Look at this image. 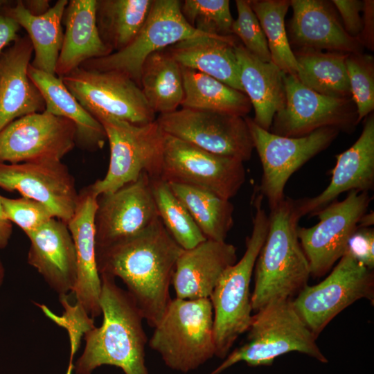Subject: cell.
<instances>
[{
  "label": "cell",
  "instance_id": "cell-14",
  "mask_svg": "<svg viewBox=\"0 0 374 374\" xmlns=\"http://www.w3.org/2000/svg\"><path fill=\"white\" fill-rule=\"evenodd\" d=\"M371 197L368 192L349 191L342 201L332 202L317 212L319 222L297 227V236L308 261L310 276L328 272L345 253L349 238L367 213Z\"/></svg>",
  "mask_w": 374,
  "mask_h": 374
},
{
  "label": "cell",
  "instance_id": "cell-43",
  "mask_svg": "<svg viewBox=\"0 0 374 374\" xmlns=\"http://www.w3.org/2000/svg\"><path fill=\"white\" fill-rule=\"evenodd\" d=\"M332 4L340 13L344 28L350 36L358 38L362 27L363 20L360 15L364 3L358 0H333Z\"/></svg>",
  "mask_w": 374,
  "mask_h": 374
},
{
  "label": "cell",
  "instance_id": "cell-31",
  "mask_svg": "<svg viewBox=\"0 0 374 374\" xmlns=\"http://www.w3.org/2000/svg\"><path fill=\"white\" fill-rule=\"evenodd\" d=\"M184 96L181 107L245 117L252 107L247 96L198 71L181 66Z\"/></svg>",
  "mask_w": 374,
  "mask_h": 374
},
{
  "label": "cell",
  "instance_id": "cell-42",
  "mask_svg": "<svg viewBox=\"0 0 374 374\" xmlns=\"http://www.w3.org/2000/svg\"><path fill=\"white\" fill-rule=\"evenodd\" d=\"M373 247L374 229L371 227H359L349 238L345 253L349 254L366 267L373 270Z\"/></svg>",
  "mask_w": 374,
  "mask_h": 374
},
{
  "label": "cell",
  "instance_id": "cell-11",
  "mask_svg": "<svg viewBox=\"0 0 374 374\" xmlns=\"http://www.w3.org/2000/svg\"><path fill=\"white\" fill-rule=\"evenodd\" d=\"M262 168L260 194L272 208L285 199L284 189L292 175L307 161L327 148L339 130L323 127L301 137L274 134L244 117Z\"/></svg>",
  "mask_w": 374,
  "mask_h": 374
},
{
  "label": "cell",
  "instance_id": "cell-2",
  "mask_svg": "<svg viewBox=\"0 0 374 374\" xmlns=\"http://www.w3.org/2000/svg\"><path fill=\"white\" fill-rule=\"evenodd\" d=\"M100 327L85 332V346L74 365L76 374H91L102 365L121 368L125 374H148L145 362L148 338L144 319L135 302L115 278L100 274Z\"/></svg>",
  "mask_w": 374,
  "mask_h": 374
},
{
  "label": "cell",
  "instance_id": "cell-26",
  "mask_svg": "<svg viewBox=\"0 0 374 374\" xmlns=\"http://www.w3.org/2000/svg\"><path fill=\"white\" fill-rule=\"evenodd\" d=\"M235 53L244 93L254 109L253 122L269 131L273 118L285 103L283 72L271 62H266L236 44Z\"/></svg>",
  "mask_w": 374,
  "mask_h": 374
},
{
  "label": "cell",
  "instance_id": "cell-19",
  "mask_svg": "<svg viewBox=\"0 0 374 374\" xmlns=\"http://www.w3.org/2000/svg\"><path fill=\"white\" fill-rule=\"evenodd\" d=\"M374 187V116L364 122L361 135L348 150L337 156L329 185L318 195L294 199L297 214H315L334 202L341 193L368 192Z\"/></svg>",
  "mask_w": 374,
  "mask_h": 374
},
{
  "label": "cell",
  "instance_id": "cell-44",
  "mask_svg": "<svg viewBox=\"0 0 374 374\" xmlns=\"http://www.w3.org/2000/svg\"><path fill=\"white\" fill-rule=\"evenodd\" d=\"M363 27L358 39L363 46L373 51L374 47V1H363Z\"/></svg>",
  "mask_w": 374,
  "mask_h": 374
},
{
  "label": "cell",
  "instance_id": "cell-23",
  "mask_svg": "<svg viewBox=\"0 0 374 374\" xmlns=\"http://www.w3.org/2000/svg\"><path fill=\"white\" fill-rule=\"evenodd\" d=\"M33 53L24 35L0 54V132L20 117L45 110L44 100L28 74Z\"/></svg>",
  "mask_w": 374,
  "mask_h": 374
},
{
  "label": "cell",
  "instance_id": "cell-41",
  "mask_svg": "<svg viewBox=\"0 0 374 374\" xmlns=\"http://www.w3.org/2000/svg\"><path fill=\"white\" fill-rule=\"evenodd\" d=\"M60 301L65 310L60 317L53 314L44 305H40V308L46 316L66 329L70 340V357L73 358L78 349L82 336L95 326L93 319L89 317L75 303H70L67 295L60 296Z\"/></svg>",
  "mask_w": 374,
  "mask_h": 374
},
{
  "label": "cell",
  "instance_id": "cell-24",
  "mask_svg": "<svg viewBox=\"0 0 374 374\" xmlns=\"http://www.w3.org/2000/svg\"><path fill=\"white\" fill-rule=\"evenodd\" d=\"M236 262V247L226 241L206 239L192 249H184L172 279L175 298L210 299L224 271Z\"/></svg>",
  "mask_w": 374,
  "mask_h": 374
},
{
  "label": "cell",
  "instance_id": "cell-5",
  "mask_svg": "<svg viewBox=\"0 0 374 374\" xmlns=\"http://www.w3.org/2000/svg\"><path fill=\"white\" fill-rule=\"evenodd\" d=\"M247 331L245 344L229 354L211 374H220L240 362L250 366H269L279 356L293 351L328 362L292 300L276 301L256 312Z\"/></svg>",
  "mask_w": 374,
  "mask_h": 374
},
{
  "label": "cell",
  "instance_id": "cell-6",
  "mask_svg": "<svg viewBox=\"0 0 374 374\" xmlns=\"http://www.w3.org/2000/svg\"><path fill=\"white\" fill-rule=\"evenodd\" d=\"M154 328L149 346L173 370L187 373L215 356L209 299H172Z\"/></svg>",
  "mask_w": 374,
  "mask_h": 374
},
{
  "label": "cell",
  "instance_id": "cell-32",
  "mask_svg": "<svg viewBox=\"0 0 374 374\" xmlns=\"http://www.w3.org/2000/svg\"><path fill=\"white\" fill-rule=\"evenodd\" d=\"M152 3V0H96L98 33L112 53L133 41L146 21Z\"/></svg>",
  "mask_w": 374,
  "mask_h": 374
},
{
  "label": "cell",
  "instance_id": "cell-8",
  "mask_svg": "<svg viewBox=\"0 0 374 374\" xmlns=\"http://www.w3.org/2000/svg\"><path fill=\"white\" fill-rule=\"evenodd\" d=\"M219 37L202 33L192 27L181 12L178 0H152L149 15L133 41L123 49L91 59L80 66L96 71L121 72L140 87L141 68L153 53L184 39L197 37Z\"/></svg>",
  "mask_w": 374,
  "mask_h": 374
},
{
  "label": "cell",
  "instance_id": "cell-38",
  "mask_svg": "<svg viewBox=\"0 0 374 374\" xmlns=\"http://www.w3.org/2000/svg\"><path fill=\"white\" fill-rule=\"evenodd\" d=\"M373 57L350 53L346 58L351 98L357 113V124L374 109V64Z\"/></svg>",
  "mask_w": 374,
  "mask_h": 374
},
{
  "label": "cell",
  "instance_id": "cell-49",
  "mask_svg": "<svg viewBox=\"0 0 374 374\" xmlns=\"http://www.w3.org/2000/svg\"><path fill=\"white\" fill-rule=\"evenodd\" d=\"M73 357H70L69 364L66 374H72L73 369L74 368V365L73 364Z\"/></svg>",
  "mask_w": 374,
  "mask_h": 374
},
{
  "label": "cell",
  "instance_id": "cell-17",
  "mask_svg": "<svg viewBox=\"0 0 374 374\" xmlns=\"http://www.w3.org/2000/svg\"><path fill=\"white\" fill-rule=\"evenodd\" d=\"M158 218L151 179L144 172L118 190L98 196L96 250L139 233Z\"/></svg>",
  "mask_w": 374,
  "mask_h": 374
},
{
  "label": "cell",
  "instance_id": "cell-7",
  "mask_svg": "<svg viewBox=\"0 0 374 374\" xmlns=\"http://www.w3.org/2000/svg\"><path fill=\"white\" fill-rule=\"evenodd\" d=\"M103 125L110 150L107 173L90 185L99 196L135 181L143 173L161 178L165 134L156 121L135 125L110 117L97 119Z\"/></svg>",
  "mask_w": 374,
  "mask_h": 374
},
{
  "label": "cell",
  "instance_id": "cell-9",
  "mask_svg": "<svg viewBox=\"0 0 374 374\" xmlns=\"http://www.w3.org/2000/svg\"><path fill=\"white\" fill-rule=\"evenodd\" d=\"M80 104L95 118L110 117L135 124L156 121L141 88L116 71H96L81 66L60 78Z\"/></svg>",
  "mask_w": 374,
  "mask_h": 374
},
{
  "label": "cell",
  "instance_id": "cell-21",
  "mask_svg": "<svg viewBox=\"0 0 374 374\" xmlns=\"http://www.w3.org/2000/svg\"><path fill=\"white\" fill-rule=\"evenodd\" d=\"M27 237L28 264L59 297L72 293L77 280V260L67 224L53 217Z\"/></svg>",
  "mask_w": 374,
  "mask_h": 374
},
{
  "label": "cell",
  "instance_id": "cell-3",
  "mask_svg": "<svg viewBox=\"0 0 374 374\" xmlns=\"http://www.w3.org/2000/svg\"><path fill=\"white\" fill-rule=\"evenodd\" d=\"M266 240L254 267V289L251 295L256 312L279 301L292 300L308 285L310 276L297 227L301 219L294 199H285L270 209Z\"/></svg>",
  "mask_w": 374,
  "mask_h": 374
},
{
  "label": "cell",
  "instance_id": "cell-46",
  "mask_svg": "<svg viewBox=\"0 0 374 374\" xmlns=\"http://www.w3.org/2000/svg\"><path fill=\"white\" fill-rule=\"evenodd\" d=\"M0 195V249H4L9 243L12 233V223L8 219L1 204Z\"/></svg>",
  "mask_w": 374,
  "mask_h": 374
},
{
  "label": "cell",
  "instance_id": "cell-25",
  "mask_svg": "<svg viewBox=\"0 0 374 374\" xmlns=\"http://www.w3.org/2000/svg\"><path fill=\"white\" fill-rule=\"evenodd\" d=\"M96 0H70L64 9V38L55 75L61 78L85 62L112 51L101 40L96 21Z\"/></svg>",
  "mask_w": 374,
  "mask_h": 374
},
{
  "label": "cell",
  "instance_id": "cell-30",
  "mask_svg": "<svg viewBox=\"0 0 374 374\" xmlns=\"http://www.w3.org/2000/svg\"><path fill=\"white\" fill-rule=\"evenodd\" d=\"M140 88L155 114L177 110L184 96L181 66L165 49L153 53L142 66Z\"/></svg>",
  "mask_w": 374,
  "mask_h": 374
},
{
  "label": "cell",
  "instance_id": "cell-34",
  "mask_svg": "<svg viewBox=\"0 0 374 374\" xmlns=\"http://www.w3.org/2000/svg\"><path fill=\"white\" fill-rule=\"evenodd\" d=\"M168 184L205 238L226 241L233 226L234 207L230 200L200 188Z\"/></svg>",
  "mask_w": 374,
  "mask_h": 374
},
{
  "label": "cell",
  "instance_id": "cell-39",
  "mask_svg": "<svg viewBox=\"0 0 374 374\" xmlns=\"http://www.w3.org/2000/svg\"><path fill=\"white\" fill-rule=\"evenodd\" d=\"M235 5L238 17L233 20L232 34L240 38L251 54L262 62H271L266 37L249 1L237 0Z\"/></svg>",
  "mask_w": 374,
  "mask_h": 374
},
{
  "label": "cell",
  "instance_id": "cell-33",
  "mask_svg": "<svg viewBox=\"0 0 374 374\" xmlns=\"http://www.w3.org/2000/svg\"><path fill=\"white\" fill-rule=\"evenodd\" d=\"M294 54L298 66L296 78L301 84L326 96L351 98L346 66L348 53L297 51Z\"/></svg>",
  "mask_w": 374,
  "mask_h": 374
},
{
  "label": "cell",
  "instance_id": "cell-47",
  "mask_svg": "<svg viewBox=\"0 0 374 374\" xmlns=\"http://www.w3.org/2000/svg\"><path fill=\"white\" fill-rule=\"evenodd\" d=\"M49 2L48 0H22L25 8L35 16L46 13L51 8Z\"/></svg>",
  "mask_w": 374,
  "mask_h": 374
},
{
  "label": "cell",
  "instance_id": "cell-16",
  "mask_svg": "<svg viewBox=\"0 0 374 374\" xmlns=\"http://www.w3.org/2000/svg\"><path fill=\"white\" fill-rule=\"evenodd\" d=\"M69 120L45 111L20 117L0 132V163L57 161L75 145Z\"/></svg>",
  "mask_w": 374,
  "mask_h": 374
},
{
  "label": "cell",
  "instance_id": "cell-28",
  "mask_svg": "<svg viewBox=\"0 0 374 374\" xmlns=\"http://www.w3.org/2000/svg\"><path fill=\"white\" fill-rule=\"evenodd\" d=\"M28 74L44 100V111L75 125L76 145L89 151L104 147L107 136L103 125L80 104L60 78L37 70L30 64Z\"/></svg>",
  "mask_w": 374,
  "mask_h": 374
},
{
  "label": "cell",
  "instance_id": "cell-18",
  "mask_svg": "<svg viewBox=\"0 0 374 374\" xmlns=\"http://www.w3.org/2000/svg\"><path fill=\"white\" fill-rule=\"evenodd\" d=\"M0 188L43 204L66 224L78 201L75 179L61 161L0 163Z\"/></svg>",
  "mask_w": 374,
  "mask_h": 374
},
{
  "label": "cell",
  "instance_id": "cell-22",
  "mask_svg": "<svg viewBox=\"0 0 374 374\" xmlns=\"http://www.w3.org/2000/svg\"><path fill=\"white\" fill-rule=\"evenodd\" d=\"M290 6V37L298 51L362 53L360 41L346 33L327 1L292 0Z\"/></svg>",
  "mask_w": 374,
  "mask_h": 374
},
{
  "label": "cell",
  "instance_id": "cell-12",
  "mask_svg": "<svg viewBox=\"0 0 374 374\" xmlns=\"http://www.w3.org/2000/svg\"><path fill=\"white\" fill-rule=\"evenodd\" d=\"M243 163L165 134L161 179L207 190L230 200L245 181Z\"/></svg>",
  "mask_w": 374,
  "mask_h": 374
},
{
  "label": "cell",
  "instance_id": "cell-35",
  "mask_svg": "<svg viewBox=\"0 0 374 374\" xmlns=\"http://www.w3.org/2000/svg\"><path fill=\"white\" fill-rule=\"evenodd\" d=\"M267 42L271 61L284 73L296 76L298 66L286 32L288 0H248Z\"/></svg>",
  "mask_w": 374,
  "mask_h": 374
},
{
  "label": "cell",
  "instance_id": "cell-15",
  "mask_svg": "<svg viewBox=\"0 0 374 374\" xmlns=\"http://www.w3.org/2000/svg\"><path fill=\"white\" fill-rule=\"evenodd\" d=\"M284 107L274 116L269 132L287 137H301L323 127L350 132L357 125V113L352 98L320 94L283 73Z\"/></svg>",
  "mask_w": 374,
  "mask_h": 374
},
{
  "label": "cell",
  "instance_id": "cell-4",
  "mask_svg": "<svg viewBox=\"0 0 374 374\" xmlns=\"http://www.w3.org/2000/svg\"><path fill=\"white\" fill-rule=\"evenodd\" d=\"M262 202L261 195L254 200L253 229L247 238L244 255L224 271L210 298L215 356L221 359L228 355L235 340L249 330L252 321L250 282L269 226V215Z\"/></svg>",
  "mask_w": 374,
  "mask_h": 374
},
{
  "label": "cell",
  "instance_id": "cell-40",
  "mask_svg": "<svg viewBox=\"0 0 374 374\" xmlns=\"http://www.w3.org/2000/svg\"><path fill=\"white\" fill-rule=\"evenodd\" d=\"M1 200L8 219L20 227L27 236L55 217L48 208L32 199L1 196Z\"/></svg>",
  "mask_w": 374,
  "mask_h": 374
},
{
  "label": "cell",
  "instance_id": "cell-27",
  "mask_svg": "<svg viewBox=\"0 0 374 374\" xmlns=\"http://www.w3.org/2000/svg\"><path fill=\"white\" fill-rule=\"evenodd\" d=\"M236 44L232 35L203 36L180 41L165 50L181 66L208 75L244 93L235 53Z\"/></svg>",
  "mask_w": 374,
  "mask_h": 374
},
{
  "label": "cell",
  "instance_id": "cell-1",
  "mask_svg": "<svg viewBox=\"0 0 374 374\" xmlns=\"http://www.w3.org/2000/svg\"><path fill=\"white\" fill-rule=\"evenodd\" d=\"M183 250L158 218L139 233L96 249L98 271L121 279L144 320L154 328L172 300L170 286Z\"/></svg>",
  "mask_w": 374,
  "mask_h": 374
},
{
  "label": "cell",
  "instance_id": "cell-13",
  "mask_svg": "<svg viewBox=\"0 0 374 374\" xmlns=\"http://www.w3.org/2000/svg\"><path fill=\"white\" fill-rule=\"evenodd\" d=\"M156 121L166 134L242 162L250 159L254 149L244 117L181 107L159 114Z\"/></svg>",
  "mask_w": 374,
  "mask_h": 374
},
{
  "label": "cell",
  "instance_id": "cell-45",
  "mask_svg": "<svg viewBox=\"0 0 374 374\" xmlns=\"http://www.w3.org/2000/svg\"><path fill=\"white\" fill-rule=\"evenodd\" d=\"M5 2L0 1V54L8 45L19 37L18 32L21 28L16 21L2 12Z\"/></svg>",
  "mask_w": 374,
  "mask_h": 374
},
{
  "label": "cell",
  "instance_id": "cell-37",
  "mask_svg": "<svg viewBox=\"0 0 374 374\" xmlns=\"http://www.w3.org/2000/svg\"><path fill=\"white\" fill-rule=\"evenodd\" d=\"M181 12L195 29L204 33L231 35L233 22L229 0H184Z\"/></svg>",
  "mask_w": 374,
  "mask_h": 374
},
{
  "label": "cell",
  "instance_id": "cell-29",
  "mask_svg": "<svg viewBox=\"0 0 374 374\" xmlns=\"http://www.w3.org/2000/svg\"><path fill=\"white\" fill-rule=\"evenodd\" d=\"M67 3L68 0H58L40 16L30 14L25 8L22 0L17 1L13 6L3 5L1 8L5 15L12 18L26 30L34 53L30 65L52 75H55L56 64L63 42L62 17Z\"/></svg>",
  "mask_w": 374,
  "mask_h": 374
},
{
  "label": "cell",
  "instance_id": "cell-20",
  "mask_svg": "<svg viewBox=\"0 0 374 374\" xmlns=\"http://www.w3.org/2000/svg\"><path fill=\"white\" fill-rule=\"evenodd\" d=\"M98 196L90 186L78 195L73 217L67 223L76 253L77 280L72 293L75 304L92 319L101 315V280L96 256L94 220Z\"/></svg>",
  "mask_w": 374,
  "mask_h": 374
},
{
  "label": "cell",
  "instance_id": "cell-10",
  "mask_svg": "<svg viewBox=\"0 0 374 374\" xmlns=\"http://www.w3.org/2000/svg\"><path fill=\"white\" fill-rule=\"evenodd\" d=\"M374 276L345 253L321 283L305 286L292 304L310 332L317 338L325 327L345 308L362 299L373 301Z\"/></svg>",
  "mask_w": 374,
  "mask_h": 374
},
{
  "label": "cell",
  "instance_id": "cell-48",
  "mask_svg": "<svg viewBox=\"0 0 374 374\" xmlns=\"http://www.w3.org/2000/svg\"><path fill=\"white\" fill-rule=\"evenodd\" d=\"M5 276V269L3 265V262L0 259V286L2 285Z\"/></svg>",
  "mask_w": 374,
  "mask_h": 374
},
{
  "label": "cell",
  "instance_id": "cell-36",
  "mask_svg": "<svg viewBox=\"0 0 374 374\" xmlns=\"http://www.w3.org/2000/svg\"><path fill=\"white\" fill-rule=\"evenodd\" d=\"M150 179L159 218L175 241L189 249L206 240L169 184L161 178Z\"/></svg>",
  "mask_w": 374,
  "mask_h": 374
}]
</instances>
